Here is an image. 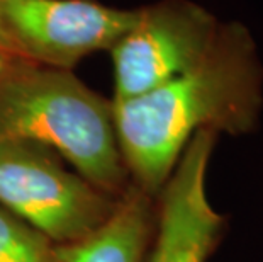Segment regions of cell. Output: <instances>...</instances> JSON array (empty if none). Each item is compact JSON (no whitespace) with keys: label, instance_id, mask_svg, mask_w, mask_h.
<instances>
[{"label":"cell","instance_id":"obj_1","mask_svg":"<svg viewBox=\"0 0 263 262\" xmlns=\"http://www.w3.org/2000/svg\"><path fill=\"white\" fill-rule=\"evenodd\" d=\"M261 109L263 68L253 38L241 24H222L197 65L143 96L112 102L131 184L156 199L195 133L246 135Z\"/></svg>","mask_w":263,"mask_h":262},{"label":"cell","instance_id":"obj_2","mask_svg":"<svg viewBox=\"0 0 263 262\" xmlns=\"http://www.w3.org/2000/svg\"><path fill=\"white\" fill-rule=\"evenodd\" d=\"M0 142L41 145L114 198L131 186L117 143L112 101L70 70L14 60L0 75Z\"/></svg>","mask_w":263,"mask_h":262},{"label":"cell","instance_id":"obj_3","mask_svg":"<svg viewBox=\"0 0 263 262\" xmlns=\"http://www.w3.org/2000/svg\"><path fill=\"white\" fill-rule=\"evenodd\" d=\"M119 198L66 170L29 142H0V206L54 245L85 240L112 216Z\"/></svg>","mask_w":263,"mask_h":262},{"label":"cell","instance_id":"obj_4","mask_svg":"<svg viewBox=\"0 0 263 262\" xmlns=\"http://www.w3.org/2000/svg\"><path fill=\"white\" fill-rule=\"evenodd\" d=\"M219 21L190 0H161L138 9V19L109 49L112 102L143 96L197 65L219 36Z\"/></svg>","mask_w":263,"mask_h":262},{"label":"cell","instance_id":"obj_5","mask_svg":"<svg viewBox=\"0 0 263 262\" xmlns=\"http://www.w3.org/2000/svg\"><path fill=\"white\" fill-rule=\"evenodd\" d=\"M0 18L22 60L70 70L87 55L112 48L136 22L138 9L93 0H0Z\"/></svg>","mask_w":263,"mask_h":262},{"label":"cell","instance_id":"obj_6","mask_svg":"<svg viewBox=\"0 0 263 262\" xmlns=\"http://www.w3.org/2000/svg\"><path fill=\"white\" fill-rule=\"evenodd\" d=\"M217 133L190 138L172 176L156 196V218L143 262H207L224 233L226 218L207 194V170Z\"/></svg>","mask_w":263,"mask_h":262},{"label":"cell","instance_id":"obj_7","mask_svg":"<svg viewBox=\"0 0 263 262\" xmlns=\"http://www.w3.org/2000/svg\"><path fill=\"white\" fill-rule=\"evenodd\" d=\"M155 218V198L131 184L105 225L85 240L60 245V262H143Z\"/></svg>","mask_w":263,"mask_h":262},{"label":"cell","instance_id":"obj_8","mask_svg":"<svg viewBox=\"0 0 263 262\" xmlns=\"http://www.w3.org/2000/svg\"><path fill=\"white\" fill-rule=\"evenodd\" d=\"M0 262H60V245L0 206Z\"/></svg>","mask_w":263,"mask_h":262},{"label":"cell","instance_id":"obj_9","mask_svg":"<svg viewBox=\"0 0 263 262\" xmlns=\"http://www.w3.org/2000/svg\"><path fill=\"white\" fill-rule=\"evenodd\" d=\"M0 51L14 60H22L17 44H15V41L12 40V36H10V32H9L2 18H0Z\"/></svg>","mask_w":263,"mask_h":262},{"label":"cell","instance_id":"obj_10","mask_svg":"<svg viewBox=\"0 0 263 262\" xmlns=\"http://www.w3.org/2000/svg\"><path fill=\"white\" fill-rule=\"evenodd\" d=\"M12 61H14V58H10V57H7L5 53L0 51V75H2L4 72L9 68V65L12 63Z\"/></svg>","mask_w":263,"mask_h":262}]
</instances>
